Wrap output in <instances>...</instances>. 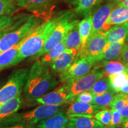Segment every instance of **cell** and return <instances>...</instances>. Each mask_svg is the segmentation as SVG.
I'll return each mask as SVG.
<instances>
[{
    "mask_svg": "<svg viewBox=\"0 0 128 128\" xmlns=\"http://www.w3.org/2000/svg\"><path fill=\"white\" fill-rule=\"evenodd\" d=\"M59 84V81L52 76L48 67L37 60L29 69L28 78L23 88V94L28 101H34Z\"/></svg>",
    "mask_w": 128,
    "mask_h": 128,
    "instance_id": "cell-1",
    "label": "cell"
},
{
    "mask_svg": "<svg viewBox=\"0 0 128 128\" xmlns=\"http://www.w3.org/2000/svg\"><path fill=\"white\" fill-rule=\"evenodd\" d=\"M58 18V16L42 23L25 38L19 49L14 65L36 55L42 49L56 26Z\"/></svg>",
    "mask_w": 128,
    "mask_h": 128,
    "instance_id": "cell-2",
    "label": "cell"
},
{
    "mask_svg": "<svg viewBox=\"0 0 128 128\" xmlns=\"http://www.w3.org/2000/svg\"><path fill=\"white\" fill-rule=\"evenodd\" d=\"M64 108V105L41 104L31 111L23 113L17 112L0 123V127L17 124L36 126L43 120L50 118L60 111H63Z\"/></svg>",
    "mask_w": 128,
    "mask_h": 128,
    "instance_id": "cell-3",
    "label": "cell"
},
{
    "mask_svg": "<svg viewBox=\"0 0 128 128\" xmlns=\"http://www.w3.org/2000/svg\"><path fill=\"white\" fill-rule=\"evenodd\" d=\"M58 16V18L56 26L44 46L36 55L30 58V60H39L42 56L60 44L63 41L67 33L79 23V21L74 18V14L71 12H64Z\"/></svg>",
    "mask_w": 128,
    "mask_h": 128,
    "instance_id": "cell-4",
    "label": "cell"
},
{
    "mask_svg": "<svg viewBox=\"0 0 128 128\" xmlns=\"http://www.w3.org/2000/svg\"><path fill=\"white\" fill-rule=\"evenodd\" d=\"M41 23V19L38 16H28L26 20L18 28L8 32L0 39V54L17 44Z\"/></svg>",
    "mask_w": 128,
    "mask_h": 128,
    "instance_id": "cell-5",
    "label": "cell"
},
{
    "mask_svg": "<svg viewBox=\"0 0 128 128\" xmlns=\"http://www.w3.org/2000/svg\"><path fill=\"white\" fill-rule=\"evenodd\" d=\"M29 69H17L12 72L9 79L0 88V105L12 100L23 92Z\"/></svg>",
    "mask_w": 128,
    "mask_h": 128,
    "instance_id": "cell-6",
    "label": "cell"
},
{
    "mask_svg": "<svg viewBox=\"0 0 128 128\" xmlns=\"http://www.w3.org/2000/svg\"><path fill=\"white\" fill-rule=\"evenodd\" d=\"M104 76L102 69L96 67L84 76L66 81L64 82L63 86L66 88L74 102L78 94L92 88L96 81Z\"/></svg>",
    "mask_w": 128,
    "mask_h": 128,
    "instance_id": "cell-7",
    "label": "cell"
},
{
    "mask_svg": "<svg viewBox=\"0 0 128 128\" xmlns=\"http://www.w3.org/2000/svg\"><path fill=\"white\" fill-rule=\"evenodd\" d=\"M108 42L104 32H98L89 36L86 45L78 53L76 56L87 58L96 63L103 60V55Z\"/></svg>",
    "mask_w": 128,
    "mask_h": 128,
    "instance_id": "cell-8",
    "label": "cell"
},
{
    "mask_svg": "<svg viewBox=\"0 0 128 128\" xmlns=\"http://www.w3.org/2000/svg\"><path fill=\"white\" fill-rule=\"evenodd\" d=\"M95 64L96 62L90 59L76 56L74 61L68 68L60 73L59 78L60 81L65 82L70 80L81 77L87 74Z\"/></svg>",
    "mask_w": 128,
    "mask_h": 128,
    "instance_id": "cell-9",
    "label": "cell"
},
{
    "mask_svg": "<svg viewBox=\"0 0 128 128\" xmlns=\"http://www.w3.org/2000/svg\"><path fill=\"white\" fill-rule=\"evenodd\" d=\"M38 104L65 105L72 102L71 96L65 86H63L52 92L44 94L42 97L33 101Z\"/></svg>",
    "mask_w": 128,
    "mask_h": 128,
    "instance_id": "cell-10",
    "label": "cell"
},
{
    "mask_svg": "<svg viewBox=\"0 0 128 128\" xmlns=\"http://www.w3.org/2000/svg\"><path fill=\"white\" fill-rule=\"evenodd\" d=\"M106 108L97 106L90 103L72 102L66 111L69 118L72 117H87L93 118L97 112L105 109Z\"/></svg>",
    "mask_w": 128,
    "mask_h": 128,
    "instance_id": "cell-11",
    "label": "cell"
},
{
    "mask_svg": "<svg viewBox=\"0 0 128 128\" xmlns=\"http://www.w3.org/2000/svg\"><path fill=\"white\" fill-rule=\"evenodd\" d=\"M115 4L114 2H108L101 6L94 12L93 15H92V24L91 34H96L102 31L105 22L109 17L110 12L114 8Z\"/></svg>",
    "mask_w": 128,
    "mask_h": 128,
    "instance_id": "cell-12",
    "label": "cell"
},
{
    "mask_svg": "<svg viewBox=\"0 0 128 128\" xmlns=\"http://www.w3.org/2000/svg\"><path fill=\"white\" fill-rule=\"evenodd\" d=\"M78 50L76 49H66L60 54L50 65L53 71L60 72L68 68L76 59Z\"/></svg>",
    "mask_w": 128,
    "mask_h": 128,
    "instance_id": "cell-13",
    "label": "cell"
},
{
    "mask_svg": "<svg viewBox=\"0 0 128 128\" xmlns=\"http://www.w3.org/2000/svg\"><path fill=\"white\" fill-rule=\"evenodd\" d=\"M126 22H128V8L118 6L112 10L101 32H106L114 26Z\"/></svg>",
    "mask_w": 128,
    "mask_h": 128,
    "instance_id": "cell-14",
    "label": "cell"
},
{
    "mask_svg": "<svg viewBox=\"0 0 128 128\" xmlns=\"http://www.w3.org/2000/svg\"><path fill=\"white\" fill-rule=\"evenodd\" d=\"M52 0H16V6L18 7L23 8L30 12L39 15H42L47 12V8Z\"/></svg>",
    "mask_w": 128,
    "mask_h": 128,
    "instance_id": "cell-15",
    "label": "cell"
},
{
    "mask_svg": "<svg viewBox=\"0 0 128 128\" xmlns=\"http://www.w3.org/2000/svg\"><path fill=\"white\" fill-rule=\"evenodd\" d=\"M69 116L60 111L52 116L43 120L36 125L37 128H68Z\"/></svg>",
    "mask_w": 128,
    "mask_h": 128,
    "instance_id": "cell-16",
    "label": "cell"
},
{
    "mask_svg": "<svg viewBox=\"0 0 128 128\" xmlns=\"http://www.w3.org/2000/svg\"><path fill=\"white\" fill-rule=\"evenodd\" d=\"M23 104L22 93L12 100L0 105V123L17 113Z\"/></svg>",
    "mask_w": 128,
    "mask_h": 128,
    "instance_id": "cell-17",
    "label": "cell"
},
{
    "mask_svg": "<svg viewBox=\"0 0 128 128\" xmlns=\"http://www.w3.org/2000/svg\"><path fill=\"white\" fill-rule=\"evenodd\" d=\"M104 34L108 43L119 41L128 42V22L112 27Z\"/></svg>",
    "mask_w": 128,
    "mask_h": 128,
    "instance_id": "cell-18",
    "label": "cell"
},
{
    "mask_svg": "<svg viewBox=\"0 0 128 128\" xmlns=\"http://www.w3.org/2000/svg\"><path fill=\"white\" fill-rule=\"evenodd\" d=\"M68 128H108L92 118L72 117L70 118Z\"/></svg>",
    "mask_w": 128,
    "mask_h": 128,
    "instance_id": "cell-19",
    "label": "cell"
},
{
    "mask_svg": "<svg viewBox=\"0 0 128 128\" xmlns=\"http://www.w3.org/2000/svg\"><path fill=\"white\" fill-rule=\"evenodd\" d=\"M102 67L104 76L122 72L128 74V68L120 58L112 60H103L102 62Z\"/></svg>",
    "mask_w": 128,
    "mask_h": 128,
    "instance_id": "cell-20",
    "label": "cell"
},
{
    "mask_svg": "<svg viewBox=\"0 0 128 128\" xmlns=\"http://www.w3.org/2000/svg\"><path fill=\"white\" fill-rule=\"evenodd\" d=\"M25 38L22 39L20 42L8 50L0 54V71L6 68L14 66V64L16 57L18 54L20 46Z\"/></svg>",
    "mask_w": 128,
    "mask_h": 128,
    "instance_id": "cell-21",
    "label": "cell"
},
{
    "mask_svg": "<svg viewBox=\"0 0 128 128\" xmlns=\"http://www.w3.org/2000/svg\"><path fill=\"white\" fill-rule=\"evenodd\" d=\"M125 44L126 43L124 41L108 43L103 53V60H112L119 59Z\"/></svg>",
    "mask_w": 128,
    "mask_h": 128,
    "instance_id": "cell-22",
    "label": "cell"
},
{
    "mask_svg": "<svg viewBox=\"0 0 128 128\" xmlns=\"http://www.w3.org/2000/svg\"><path fill=\"white\" fill-rule=\"evenodd\" d=\"M92 17L91 14L86 16L82 20L79 22L78 24V30H79L80 38L81 40V49L86 45V42L89 36H90L92 30Z\"/></svg>",
    "mask_w": 128,
    "mask_h": 128,
    "instance_id": "cell-23",
    "label": "cell"
},
{
    "mask_svg": "<svg viewBox=\"0 0 128 128\" xmlns=\"http://www.w3.org/2000/svg\"><path fill=\"white\" fill-rule=\"evenodd\" d=\"M63 42L66 49H76L79 52L81 48V40L78 25L67 33Z\"/></svg>",
    "mask_w": 128,
    "mask_h": 128,
    "instance_id": "cell-24",
    "label": "cell"
},
{
    "mask_svg": "<svg viewBox=\"0 0 128 128\" xmlns=\"http://www.w3.org/2000/svg\"><path fill=\"white\" fill-rule=\"evenodd\" d=\"M66 49V48L65 47V44L62 41L60 44H58L51 50L48 51L45 54L42 56L40 58V60H39L40 61L44 66L50 67L54 60L57 58V57Z\"/></svg>",
    "mask_w": 128,
    "mask_h": 128,
    "instance_id": "cell-25",
    "label": "cell"
},
{
    "mask_svg": "<svg viewBox=\"0 0 128 128\" xmlns=\"http://www.w3.org/2000/svg\"><path fill=\"white\" fill-rule=\"evenodd\" d=\"M102 0H76L74 3L75 10L78 14L82 16L90 15L94 6L100 3Z\"/></svg>",
    "mask_w": 128,
    "mask_h": 128,
    "instance_id": "cell-26",
    "label": "cell"
},
{
    "mask_svg": "<svg viewBox=\"0 0 128 128\" xmlns=\"http://www.w3.org/2000/svg\"><path fill=\"white\" fill-rule=\"evenodd\" d=\"M115 92V91L112 88L101 95L94 96L92 104L97 106L106 108L111 103Z\"/></svg>",
    "mask_w": 128,
    "mask_h": 128,
    "instance_id": "cell-27",
    "label": "cell"
},
{
    "mask_svg": "<svg viewBox=\"0 0 128 128\" xmlns=\"http://www.w3.org/2000/svg\"><path fill=\"white\" fill-rule=\"evenodd\" d=\"M112 88L108 76H103L97 80L89 91L94 96H98L104 93L108 90Z\"/></svg>",
    "mask_w": 128,
    "mask_h": 128,
    "instance_id": "cell-28",
    "label": "cell"
},
{
    "mask_svg": "<svg viewBox=\"0 0 128 128\" xmlns=\"http://www.w3.org/2000/svg\"><path fill=\"white\" fill-rule=\"evenodd\" d=\"M111 87L116 92H119V90L124 86L128 77V74L122 72L112 74L108 76Z\"/></svg>",
    "mask_w": 128,
    "mask_h": 128,
    "instance_id": "cell-29",
    "label": "cell"
},
{
    "mask_svg": "<svg viewBox=\"0 0 128 128\" xmlns=\"http://www.w3.org/2000/svg\"><path fill=\"white\" fill-rule=\"evenodd\" d=\"M17 10L16 0H0V17L11 15Z\"/></svg>",
    "mask_w": 128,
    "mask_h": 128,
    "instance_id": "cell-30",
    "label": "cell"
},
{
    "mask_svg": "<svg viewBox=\"0 0 128 128\" xmlns=\"http://www.w3.org/2000/svg\"><path fill=\"white\" fill-rule=\"evenodd\" d=\"M93 118L97 120L100 122L101 124L108 127L112 121V109L105 108L104 110H100L94 115Z\"/></svg>",
    "mask_w": 128,
    "mask_h": 128,
    "instance_id": "cell-31",
    "label": "cell"
},
{
    "mask_svg": "<svg viewBox=\"0 0 128 128\" xmlns=\"http://www.w3.org/2000/svg\"><path fill=\"white\" fill-rule=\"evenodd\" d=\"M112 121L108 128H118L121 126L122 116L119 110L112 109Z\"/></svg>",
    "mask_w": 128,
    "mask_h": 128,
    "instance_id": "cell-32",
    "label": "cell"
},
{
    "mask_svg": "<svg viewBox=\"0 0 128 128\" xmlns=\"http://www.w3.org/2000/svg\"><path fill=\"white\" fill-rule=\"evenodd\" d=\"M93 97L94 95L89 90L86 91V92H82L78 94L74 100V102H83V103L92 104Z\"/></svg>",
    "mask_w": 128,
    "mask_h": 128,
    "instance_id": "cell-33",
    "label": "cell"
},
{
    "mask_svg": "<svg viewBox=\"0 0 128 128\" xmlns=\"http://www.w3.org/2000/svg\"><path fill=\"white\" fill-rule=\"evenodd\" d=\"M15 22V17L12 14L0 17V32L11 26Z\"/></svg>",
    "mask_w": 128,
    "mask_h": 128,
    "instance_id": "cell-34",
    "label": "cell"
},
{
    "mask_svg": "<svg viewBox=\"0 0 128 128\" xmlns=\"http://www.w3.org/2000/svg\"><path fill=\"white\" fill-rule=\"evenodd\" d=\"M26 20V19L23 18V19H18V20L16 21V22H14V23L12 24L11 26L8 27V28H5V29L2 30V31L0 32V39L2 38V37L4 36V34H6V33H8V32L11 31V30H12L15 28H18L20 25H22L25 21Z\"/></svg>",
    "mask_w": 128,
    "mask_h": 128,
    "instance_id": "cell-35",
    "label": "cell"
},
{
    "mask_svg": "<svg viewBox=\"0 0 128 128\" xmlns=\"http://www.w3.org/2000/svg\"><path fill=\"white\" fill-rule=\"evenodd\" d=\"M122 116V120H121V126L124 124L128 120V104L126 103L124 104L123 107L119 110Z\"/></svg>",
    "mask_w": 128,
    "mask_h": 128,
    "instance_id": "cell-36",
    "label": "cell"
},
{
    "mask_svg": "<svg viewBox=\"0 0 128 128\" xmlns=\"http://www.w3.org/2000/svg\"><path fill=\"white\" fill-rule=\"evenodd\" d=\"M120 59L124 62V64L128 68V45L125 44L122 52Z\"/></svg>",
    "mask_w": 128,
    "mask_h": 128,
    "instance_id": "cell-37",
    "label": "cell"
},
{
    "mask_svg": "<svg viewBox=\"0 0 128 128\" xmlns=\"http://www.w3.org/2000/svg\"><path fill=\"white\" fill-rule=\"evenodd\" d=\"M0 128H37L36 126L28 125V124H12V125L1 126Z\"/></svg>",
    "mask_w": 128,
    "mask_h": 128,
    "instance_id": "cell-38",
    "label": "cell"
},
{
    "mask_svg": "<svg viewBox=\"0 0 128 128\" xmlns=\"http://www.w3.org/2000/svg\"><path fill=\"white\" fill-rule=\"evenodd\" d=\"M120 93H124V94H128V79L126 80V82L124 86H123L119 90V92Z\"/></svg>",
    "mask_w": 128,
    "mask_h": 128,
    "instance_id": "cell-39",
    "label": "cell"
},
{
    "mask_svg": "<svg viewBox=\"0 0 128 128\" xmlns=\"http://www.w3.org/2000/svg\"><path fill=\"white\" fill-rule=\"evenodd\" d=\"M118 6H120V7H124L128 8V0H124L122 2L117 4Z\"/></svg>",
    "mask_w": 128,
    "mask_h": 128,
    "instance_id": "cell-40",
    "label": "cell"
},
{
    "mask_svg": "<svg viewBox=\"0 0 128 128\" xmlns=\"http://www.w3.org/2000/svg\"><path fill=\"white\" fill-rule=\"evenodd\" d=\"M119 93L120 94L121 97H122L123 99L124 100V102L128 104V94L120 93V92H119Z\"/></svg>",
    "mask_w": 128,
    "mask_h": 128,
    "instance_id": "cell-41",
    "label": "cell"
},
{
    "mask_svg": "<svg viewBox=\"0 0 128 128\" xmlns=\"http://www.w3.org/2000/svg\"><path fill=\"white\" fill-rule=\"evenodd\" d=\"M109 1H110V2H114V4H118V3L122 2V1H124V0H109Z\"/></svg>",
    "mask_w": 128,
    "mask_h": 128,
    "instance_id": "cell-42",
    "label": "cell"
},
{
    "mask_svg": "<svg viewBox=\"0 0 128 128\" xmlns=\"http://www.w3.org/2000/svg\"><path fill=\"white\" fill-rule=\"evenodd\" d=\"M121 126H122V128H128V120Z\"/></svg>",
    "mask_w": 128,
    "mask_h": 128,
    "instance_id": "cell-43",
    "label": "cell"
},
{
    "mask_svg": "<svg viewBox=\"0 0 128 128\" xmlns=\"http://www.w3.org/2000/svg\"><path fill=\"white\" fill-rule=\"evenodd\" d=\"M65 1L69 3H71V4H74L76 0H65Z\"/></svg>",
    "mask_w": 128,
    "mask_h": 128,
    "instance_id": "cell-44",
    "label": "cell"
},
{
    "mask_svg": "<svg viewBox=\"0 0 128 128\" xmlns=\"http://www.w3.org/2000/svg\"></svg>",
    "mask_w": 128,
    "mask_h": 128,
    "instance_id": "cell-45",
    "label": "cell"
}]
</instances>
